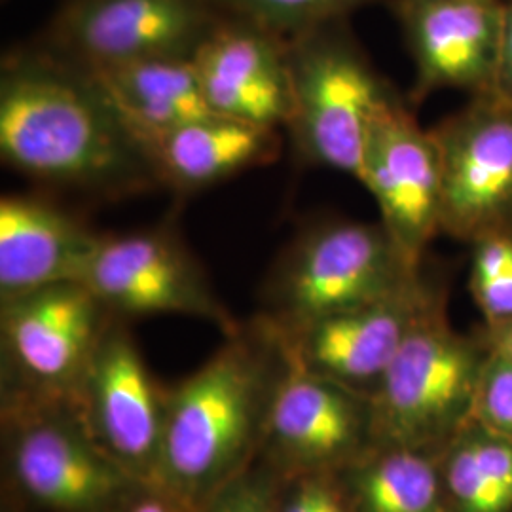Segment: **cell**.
I'll return each mask as SVG.
<instances>
[{
	"mask_svg": "<svg viewBox=\"0 0 512 512\" xmlns=\"http://www.w3.org/2000/svg\"><path fill=\"white\" fill-rule=\"evenodd\" d=\"M372 446L370 397L311 374L291 359L260 458L283 476L338 473Z\"/></svg>",
	"mask_w": 512,
	"mask_h": 512,
	"instance_id": "cell-14",
	"label": "cell"
},
{
	"mask_svg": "<svg viewBox=\"0 0 512 512\" xmlns=\"http://www.w3.org/2000/svg\"><path fill=\"white\" fill-rule=\"evenodd\" d=\"M160 186L192 194L279 156V129L211 114L147 143Z\"/></svg>",
	"mask_w": 512,
	"mask_h": 512,
	"instance_id": "cell-18",
	"label": "cell"
},
{
	"mask_svg": "<svg viewBox=\"0 0 512 512\" xmlns=\"http://www.w3.org/2000/svg\"><path fill=\"white\" fill-rule=\"evenodd\" d=\"M198 370L167 389L158 484L192 512L260 458L291 359L266 317L239 325Z\"/></svg>",
	"mask_w": 512,
	"mask_h": 512,
	"instance_id": "cell-2",
	"label": "cell"
},
{
	"mask_svg": "<svg viewBox=\"0 0 512 512\" xmlns=\"http://www.w3.org/2000/svg\"><path fill=\"white\" fill-rule=\"evenodd\" d=\"M283 475L262 458L196 512H277Z\"/></svg>",
	"mask_w": 512,
	"mask_h": 512,
	"instance_id": "cell-24",
	"label": "cell"
},
{
	"mask_svg": "<svg viewBox=\"0 0 512 512\" xmlns=\"http://www.w3.org/2000/svg\"><path fill=\"white\" fill-rule=\"evenodd\" d=\"M346 21L287 38L293 109L285 129L300 160L357 177L372 120L399 95Z\"/></svg>",
	"mask_w": 512,
	"mask_h": 512,
	"instance_id": "cell-5",
	"label": "cell"
},
{
	"mask_svg": "<svg viewBox=\"0 0 512 512\" xmlns=\"http://www.w3.org/2000/svg\"><path fill=\"white\" fill-rule=\"evenodd\" d=\"M380 0H207L219 18L239 19L283 38L296 37Z\"/></svg>",
	"mask_w": 512,
	"mask_h": 512,
	"instance_id": "cell-22",
	"label": "cell"
},
{
	"mask_svg": "<svg viewBox=\"0 0 512 512\" xmlns=\"http://www.w3.org/2000/svg\"><path fill=\"white\" fill-rule=\"evenodd\" d=\"M414 61L412 101L440 90L494 93L503 0H389Z\"/></svg>",
	"mask_w": 512,
	"mask_h": 512,
	"instance_id": "cell-15",
	"label": "cell"
},
{
	"mask_svg": "<svg viewBox=\"0 0 512 512\" xmlns=\"http://www.w3.org/2000/svg\"><path fill=\"white\" fill-rule=\"evenodd\" d=\"M404 256L423 264L442 234V165L433 129H423L397 97L372 120L355 177Z\"/></svg>",
	"mask_w": 512,
	"mask_h": 512,
	"instance_id": "cell-12",
	"label": "cell"
},
{
	"mask_svg": "<svg viewBox=\"0 0 512 512\" xmlns=\"http://www.w3.org/2000/svg\"><path fill=\"white\" fill-rule=\"evenodd\" d=\"M421 272L382 222L323 220L279 256L264 285L262 317L289 334L397 293Z\"/></svg>",
	"mask_w": 512,
	"mask_h": 512,
	"instance_id": "cell-3",
	"label": "cell"
},
{
	"mask_svg": "<svg viewBox=\"0 0 512 512\" xmlns=\"http://www.w3.org/2000/svg\"><path fill=\"white\" fill-rule=\"evenodd\" d=\"M4 475L27 512H110L139 482L97 446L69 403L2 401Z\"/></svg>",
	"mask_w": 512,
	"mask_h": 512,
	"instance_id": "cell-6",
	"label": "cell"
},
{
	"mask_svg": "<svg viewBox=\"0 0 512 512\" xmlns=\"http://www.w3.org/2000/svg\"><path fill=\"white\" fill-rule=\"evenodd\" d=\"M448 512H512V437L475 418L439 452Z\"/></svg>",
	"mask_w": 512,
	"mask_h": 512,
	"instance_id": "cell-21",
	"label": "cell"
},
{
	"mask_svg": "<svg viewBox=\"0 0 512 512\" xmlns=\"http://www.w3.org/2000/svg\"><path fill=\"white\" fill-rule=\"evenodd\" d=\"M112 317L76 281L0 302L2 401L71 403Z\"/></svg>",
	"mask_w": 512,
	"mask_h": 512,
	"instance_id": "cell-7",
	"label": "cell"
},
{
	"mask_svg": "<svg viewBox=\"0 0 512 512\" xmlns=\"http://www.w3.org/2000/svg\"><path fill=\"white\" fill-rule=\"evenodd\" d=\"M92 73L145 147L171 129L213 114L192 57L147 59Z\"/></svg>",
	"mask_w": 512,
	"mask_h": 512,
	"instance_id": "cell-19",
	"label": "cell"
},
{
	"mask_svg": "<svg viewBox=\"0 0 512 512\" xmlns=\"http://www.w3.org/2000/svg\"><path fill=\"white\" fill-rule=\"evenodd\" d=\"M469 289L486 327L512 321V232L471 243Z\"/></svg>",
	"mask_w": 512,
	"mask_h": 512,
	"instance_id": "cell-23",
	"label": "cell"
},
{
	"mask_svg": "<svg viewBox=\"0 0 512 512\" xmlns=\"http://www.w3.org/2000/svg\"><path fill=\"white\" fill-rule=\"evenodd\" d=\"M277 512H353L336 473L283 476Z\"/></svg>",
	"mask_w": 512,
	"mask_h": 512,
	"instance_id": "cell-25",
	"label": "cell"
},
{
	"mask_svg": "<svg viewBox=\"0 0 512 512\" xmlns=\"http://www.w3.org/2000/svg\"><path fill=\"white\" fill-rule=\"evenodd\" d=\"M336 476L353 512H448L437 452L372 446Z\"/></svg>",
	"mask_w": 512,
	"mask_h": 512,
	"instance_id": "cell-20",
	"label": "cell"
},
{
	"mask_svg": "<svg viewBox=\"0 0 512 512\" xmlns=\"http://www.w3.org/2000/svg\"><path fill=\"white\" fill-rule=\"evenodd\" d=\"M82 283L110 315L124 321L186 315L217 325L222 334L241 325L171 224L103 236Z\"/></svg>",
	"mask_w": 512,
	"mask_h": 512,
	"instance_id": "cell-8",
	"label": "cell"
},
{
	"mask_svg": "<svg viewBox=\"0 0 512 512\" xmlns=\"http://www.w3.org/2000/svg\"><path fill=\"white\" fill-rule=\"evenodd\" d=\"M101 234L33 194L0 200V302L61 283H82Z\"/></svg>",
	"mask_w": 512,
	"mask_h": 512,
	"instance_id": "cell-17",
	"label": "cell"
},
{
	"mask_svg": "<svg viewBox=\"0 0 512 512\" xmlns=\"http://www.w3.org/2000/svg\"><path fill=\"white\" fill-rule=\"evenodd\" d=\"M219 19L207 0H67L44 46L88 71L194 57Z\"/></svg>",
	"mask_w": 512,
	"mask_h": 512,
	"instance_id": "cell-10",
	"label": "cell"
},
{
	"mask_svg": "<svg viewBox=\"0 0 512 512\" xmlns=\"http://www.w3.org/2000/svg\"><path fill=\"white\" fill-rule=\"evenodd\" d=\"M213 114L285 129L293 109L287 38L220 18L192 57Z\"/></svg>",
	"mask_w": 512,
	"mask_h": 512,
	"instance_id": "cell-16",
	"label": "cell"
},
{
	"mask_svg": "<svg viewBox=\"0 0 512 512\" xmlns=\"http://www.w3.org/2000/svg\"><path fill=\"white\" fill-rule=\"evenodd\" d=\"M110 512H192L158 482H135Z\"/></svg>",
	"mask_w": 512,
	"mask_h": 512,
	"instance_id": "cell-27",
	"label": "cell"
},
{
	"mask_svg": "<svg viewBox=\"0 0 512 512\" xmlns=\"http://www.w3.org/2000/svg\"><path fill=\"white\" fill-rule=\"evenodd\" d=\"M503 2H505V0H503Z\"/></svg>",
	"mask_w": 512,
	"mask_h": 512,
	"instance_id": "cell-30",
	"label": "cell"
},
{
	"mask_svg": "<svg viewBox=\"0 0 512 512\" xmlns=\"http://www.w3.org/2000/svg\"><path fill=\"white\" fill-rule=\"evenodd\" d=\"M444 296L421 272L397 293L281 334L300 368L372 397L408 334Z\"/></svg>",
	"mask_w": 512,
	"mask_h": 512,
	"instance_id": "cell-13",
	"label": "cell"
},
{
	"mask_svg": "<svg viewBox=\"0 0 512 512\" xmlns=\"http://www.w3.org/2000/svg\"><path fill=\"white\" fill-rule=\"evenodd\" d=\"M446 298L427 311L370 397L374 446L437 452L473 420L490 348L482 330L452 327Z\"/></svg>",
	"mask_w": 512,
	"mask_h": 512,
	"instance_id": "cell-4",
	"label": "cell"
},
{
	"mask_svg": "<svg viewBox=\"0 0 512 512\" xmlns=\"http://www.w3.org/2000/svg\"><path fill=\"white\" fill-rule=\"evenodd\" d=\"M442 165V234L473 243L512 232V105L495 93L433 128Z\"/></svg>",
	"mask_w": 512,
	"mask_h": 512,
	"instance_id": "cell-11",
	"label": "cell"
},
{
	"mask_svg": "<svg viewBox=\"0 0 512 512\" xmlns=\"http://www.w3.org/2000/svg\"><path fill=\"white\" fill-rule=\"evenodd\" d=\"M0 156L21 177L95 198L160 188L148 148L92 71L46 46L2 59Z\"/></svg>",
	"mask_w": 512,
	"mask_h": 512,
	"instance_id": "cell-1",
	"label": "cell"
},
{
	"mask_svg": "<svg viewBox=\"0 0 512 512\" xmlns=\"http://www.w3.org/2000/svg\"><path fill=\"white\" fill-rule=\"evenodd\" d=\"M473 418L512 437V363L490 351L476 389Z\"/></svg>",
	"mask_w": 512,
	"mask_h": 512,
	"instance_id": "cell-26",
	"label": "cell"
},
{
	"mask_svg": "<svg viewBox=\"0 0 512 512\" xmlns=\"http://www.w3.org/2000/svg\"><path fill=\"white\" fill-rule=\"evenodd\" d=\"M495 95L512 105V0L503 2V31L501 54L495 78Z\"/></svg>",
	"mask_w": 512,
	"mask_h": 512,
	"instance_id": "cell-28",
	"label": "cell"
},
{
	"mask_svg": "<svg viewBox=\"0 0 512 512\" xmlns=\"http://www.w3.org/2000/svg\"><path fill=\"white\" fill-rule=\"evenodd\" d=\"M480 330L484 334V340L490 351H494L499 357L512 363V321L495 325V327L484 325Z\"/></svg>",
	"mask_w": 512,
	"mask_h": 512,
	"instance_id": "cell-29",
	"label": "cell"
},
{
	"mask_svg": "<svg viewBox=\"0 0 512 512\" xmlns=\"http://www.w3.org/2000/svg\"><path fill=\"white\" fill-rule=\"evenodd\" d=\"M69 404L116 465L139 482H158L167 389L150 372L124 319L112 317Z\"/></svg>",
	"mask_w": 512,
	"mask_h": 512,
	"instance_id": "cell-9",
	"label": "cell"
}]
</instances>
